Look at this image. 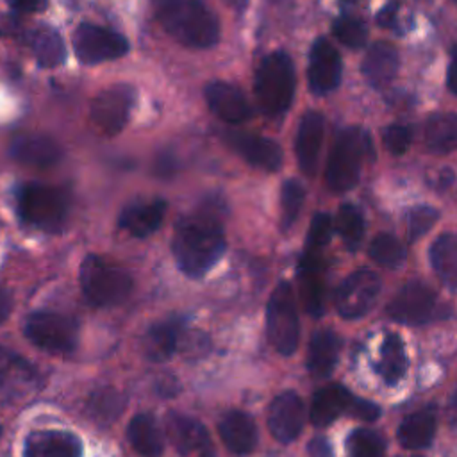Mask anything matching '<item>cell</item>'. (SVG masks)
Listing matches in <instances>:
<instances>
[{"label":"cell","mask_w":457,"mask_h":457,"mask_svg":"<svg viewBox=\"0 0 457 457\" xmlns=\"http://www.w3.org/2000/svg\"><path fill=\"white\" fill-rule=\"evenodd\" d=\"M305 421V407L295 391L277 395L268 409V427L273 437L284 445L295 441Z\"/></svg>","instance_id":"16"},{"label":"cell","mask_w":457,"mask_h":457,"mask_svg":"<svg viewBox=\"0 0 457 457\" xmlns=\"http://www.w3.org/2000/svg\"><path fill=\"white\" fill-rule=\"evenodd\" d=\"M73 50L80 62L98 64L123 57L129 52V41L116 30L82 23L73 34Z\"/></svg>","instance_id":"10"},{"label":"cell","mask_w":457,"mask_h":457,"mask_svg":"<svg viewBox=\"0 0 457 457\" xmlns=\"http://www.w3.org/2000/svg\"><path fill=\"white\" fill-rule=\"evenodd\" d=\"M77 436L64 430H37L25 441V457H80Z\"/></svg>","instance_id":"20"},{"label":"cell","mask_w":457,"mask_h":457,"mask_svg":"<svg viewBox=\"0 0 457 457\" xmlns=\"http://www.w3.org/2000/svg\"><path fill=\"white\" fill-rule=\"evenodd\" d=\"M0 434H2V428H0Z\"/></svg>","instance_id":"55"},{"label":"cell","mask_w":457,"mask_h":457,"mask_svg":"<svg viewBox=\"0 0 457 457\" xmlns=\"http://www.w3.org/2000/svg\"><path fill=\"white\" fill-rule=\"evenodd\" d=\"M452 2H453V4H455V5H457V0H452Z\"/></svg>","instance_id":"54"},{"label":"cell","mask_w":457,"mask_h":457,"mask_svg":"<svg viewBox=\"0 0 457 457\" xmlns=\"http://www.w3.org/2000/svg\"><path fill=\"white\" fill-rule=\"evenodd\" d=\"M25 336L46 352L70 353L79 341V325L66 314L36 311L25 321Z\"/></svg>","instance_id":"8"},{"label":"cell","mask_w":457,"mask_h":457,"mask_svg":"<svg viewBox=\"0 0 457 457\" xmlns=\"http://www.w3.org/2000/svg\"><path fill=\"white\" fill-rule=\"evenodd\" d=\"M398 64L400 61L396 48L386 41H378L366 50L361 70L371 86L382 87L396 77Z\"/></svg>","instance_id":"26"},{"label":"cell","mask_w":457,"mask_h":457,"mask_svg":"<svg viewBox=\"0 0 457 457\" xmlns=\"http://www.w3.org/2000/svg\"><path fill=\"white\" fill-rule=\"evenodd\" d=\"M166 432L175 450L182 455H187L191 452H200L202 448L211 445L205 427L195 418L186 414L170 412L166 418Z\"/></svg>","instance_id":"25"},{"label":"cell","mask_w":457,"mask_h":457,"mask_svg":"<svg viewBox=\"0 0 457 457\" xmlns=\"http://www.w3.org/2000/svg\"><path fill=\"white\" fill-rule=\"evenodd\" d=\"M164 214H166L164 200H161V198L145 200V202L141 200V202L127 205L121 211L118 223L129 234H132L136 237H146L161 227Z\"/></svg>","instance_id":"21"},{"label":"cell","mask_w":457,"mask_h":457,"mask_svg":"<svg viewBox=\"0 0 457 457\" xmlns=\"http://www.w3.org/2000/svg\"><path fill=\"white\" fill-rule=\"evenodd\" d=\"M198 457H216V453H214L212 446L209 445V446H205V448H202V450L198 452Z\"/></svg>","instance_id":"52"},{"label":"cell","mask_w":457,"mask_h":457,"mask_svg":"<svg viewBox=\"0 0 457 457\" xmlns=\"http://www.w3.org/2000/svg\"><path fill=\"white\" fill-rule=\"evenodd\" d=\"M132 448L141 457H161L164 450L162 432L150 414H136L127 428Z\"/></svg>","instance_id":"29"},{"label":"cell","mask_w":457,"mask_h":457,"mask_svg":"<svg viewBox=\"0 0 457 457\" xmlns=\"http://www.w3.org/2000/svg\"><path fill=\"white\" fill-rule=\"evenodd\" d=\"M341 350V339L332 330H318L311 343L307 353V370L314 377H327L337 364Z\"/></svg>","instance_id":"28"},{"label":"cell","mask_w":457,"mask_h":457,"mask_svg":"<svg viewBox=\"0 0 457 457\" xmlns=\"http://www.w3.org/2000/svg\"><path fill=\"white\" fill-rule=\"evenodd\" d=\"M448 423L457 428V389L453 391V395L448 400Z\"/></svg>","instance_id":"50"},{"label":"cell","mask_w":457,"mask_h":457,"mask_svg":"<svg viewBox=\"0 0 457 457\" xmlns=\"http://www.w3.org/2000/svg\"><path fill=\"white\" fill-rule=\"evenodd\" d=\"M405 370H407V355L403 350V343L400 336L387 334L380 346L377 371L386 384L395 386L403 377Z\"/></svg>","instance_id":"34"},{"label":"cell","mask_w":457,"mask_h":457,"mask_svg":"<svg viewBox=\"0 0 457 457\" xmlns=\"http://www.w3.org/2000/svg\"><path fill=\"white\" fill-rule=\"evenodd\" d=\"M387 314L403 325H423L439 318L441 307L436 293L427 284L412 280L389 300Z\"/></svg>","instance_id":"9"},{"label":"cell","mask_w":457,"mask_h":457,"mask_svg":"<svg viewBox=\"0 0 457 457\" xmlns=\"http://www.w3.org/2000/svg\"><path fill=\"white\" fill-rule=\"evenodd\" d=\"M386 443L380 434L368 428H357L348 437L350 457H382Z\"/></svg>","instance_id":"38"},{"label":"cell","mask_w":457,"mask_h":457,"mask_svg":"<svg viewBox=\"0 0 457 457\" xmlns=\"http://www.w3.org/2000/svg\"><path fill=\"white\" fill-rule=\"evenodd\" d=\"M446 84L448 89L457 95V45L452 48L450 54V64H448V73H446Z\"/></svg>","instance_id":"48"},{"label":"cell","mask_w":457,"mask_h":457,"mask_svg":"<svg viewBox=\"0 0 457 457\" xmlns=\"http://www.w3.org/2000/svg\"><path fill=\"white\" fill-rule=\"evenodd\" d=\"M89 407H91L93 416H96L100 421L105 418L112 420L121 411V400L116 391L102 389V391H96L95 396H91Z\"/></svg>","instance_id":"41"},{"label":"cell","mask_w":457,"mask_h":457,"mask_svg":"<svg viewBox=\"0 0 457 457\" xmlns=\"http://www.w3.org/2000/svg\"><path fill=\"white\" fill-rule=\"evenodd\" d=\"M350 414L355 416V418H361L364 421H373L380 416V409H378V405H375L370 400H362V398L353 396L352 405H350Z\"/></svg>","instance_id":"44"},{"label":"cell","mask_w":457,"mask_h":457,"mask_svg":"<svg viewBox=\"0 0 457 457\" xmlns=\"http://www.w3.org/2000/svg\"><path fill=\"white\" fill-rule=\"evenodd\" d=\"M330 234H332V218L327 212H318L311 221L305 248L321 250L328 243Z\"/></svg>","instance_id":"42"},{"label":"cell","mask_w":457,"mask_h":457,"mask_svg":"<svg viewBox=\"0 0 457 457\" xmlns=\"http://www.w3.org/2000/svg\"><path fill=\"white\" fill-rule=\"evenodd\" d=\"M180 341V325L175 320L159 321L145 336L143 350L150 361H166L173 355Z\"/></svg>","instance_id":"31"},{"label":"cell","mask_w":457,"mask_h":457,"mask_svg":"<svg viewBox=\"0 0 457 457\" xmlns=\"http://www.w3.org/2000/svg\"><path fill=\"white\" fill-rule=\"evenodd\" d=\"M266 330L273 348L282 355H291L298 345V314L293 287L280 282L273 289L266 307Z\"/></svg>","instance_id":"7"},{"label":"cell","mask_w":457,"mask_h":457,"mask_svg":"<svg viewBox=\"0 0 457 457\" xmlns=\"http://www.w3.org/2000/svg\"><path fill=\"white\" fill-rule=\"evenodd\" d=\"M205 100L209 109L227 123H241L250 114L252 109L245 95L232 84L212 80L205 86Z\"/></svg>","instance_id":"18"},{"label":"cell","mask_w":457,"mask_h":457,"mask_svg":"<svg viewBox=\"0 0 457 457\" xmlns=\"http://www.w3.org/2000/svg\"><path fill=\"white\" fill-rule=\"evenodd\" d=\"M171 250L179 268L193 278L205 275L220 261L225 234L212 207H202L177 221Z\"/></svg>","instance_id":"1"},{"label":"cell","mask_w":457,"mask_h":457,"mask_svg":"<svg viewBox=\"0 0 457 457\" xmlns=\"http://www.w3.org/2000/svg\"><path fill=\"white\" fill-rule=\"evenodd\" d=\"M307 455L309 457H334L332 448L325 437H316L309 443L307 446Z\"/></svg>","instance_id":"46"},{"label":"cell","mask_w":457,"mask_h":457,"mask_svg":"<svg viewBox=\"0 0 457 457\" xmlns=\"http://www.w3.org/2000/svg\"><path fill=\"white\" fill-rule=\"evenodd\" d=\"M230 9H234V11H237V12H243L245 9H246V5H248V0H223Z\"/></svg>","instance_id":"51"},{"label":"cell","mask_w":457,"mask_h":457,"mask_svg":"<svg viewBox=\"0 0 457 457\" xmlns=\"http://www.w3.org/2000/svg\"><path fill=\"white\" fill-rule=\"evenodd\" d=\"M9 4L21 12H39L46 9L48 0H9Z\"/></svg>","instance_id":"47"},{"label":"cell","mask_w":457,"mask_h":457,"mask_svg":"<svg viewBox=\"0 0 457 457\" xmlns=\"http://www.w3.org/2000/svg\"><path fill=\"white\" fill-rule=\"evenodd\" d=\"M411 141H412V129L409 125L395 123L384 130V145L393 155L405 154Z\"/></svg>","instance_id":"43"},{"label":"cell","mask_w":457,"mask_h":457,"mask_svg":"<svg viewBox=\"0 0 457 457\" xmlns=\"http://www.w3.org/2000/svg\"><path fill=\"white\" fill-rule=\"evenodd\" d=\"M345 2H350V4H352V2H355V0H345Z\"/></svg>","instance_id":"53"},{"label":"cell","mask_w":457,"mask_h":457,"mask_svg":"<svg viewBox=\"0 0 457 457\" xmlns=\"http://www.w3.org/2000/svg\"><path fill=\"white\" fill-rule=\"evenodd\" d=\"M305 189L298 180L287 179L280 189V228L287 230L298 218L303 205Z\"/></svg>","instance_id":"37"},{"label":"cell","mask_w":457,"mask_h":457,"mask_svg":"<svg viewBox=\"0 0 457 457\" xmlns=\"http://www.w3.org/2000/svg\"><path fill=\"white\" fill-rule=\"evenodd\" d=\"M436 434V409L423 407L409 414L398 427V441L407 450L427 448Z\"/></svg>","instance_id":"27"},{"label":"cell","mask_w":457,"mask_h":457,"mask_svg":"<svg viewBox=\"0 0 457 457\" xmlns=\"http://www.w3.org/2000/svg\"><path fill=\"white\" fill-rule=\"evenodd\" d=\"M371 150L370 137L359 127H346L334 137L327 161V184L332 191L343 193L352 189L361 175L366 154Z\"/></svg>","instance_id":"4"},{"label":"cell","mask_w":457,"mask_h":457,"mask_svg":"<svg viewBox=\"0 0 457 457\" xmlns=\"http://www.w3.org/2000/svg\"><path fill=\"white\" fill-rule=\"evenodd\" d=\"M323 143V116L318 111H307L298 127L295 150L303 173L314 175L318 168L320 148Z\"/></svg>","instance_id":"19"},{"label":"cell","mask_w":457,"mask_h":457,"mask_svg":"<svg viewBox=\"0 0 457 457\" xmlns=\"http://www.w3.org/2000/svg\"><path fill=\"white\" fill-rule=\"evenodd\" d=\"M353 395L341 384H328L318 389L312 396L309 418L312 425L325 427L337 420L345 411H350Z\"/></svg>","instance_id":"24"},{"label":"cell","mask_w":457,"mask_h":457,"mask_svg":"<svg viewBox=\"0 0 457 457\" xmlns=\"http://www.w3.org/2000/svg\"><path fill=\"white\" fill-rule=\"evenodd\" d=\"M255 98L268 116L286 112L295 98V66L291 57L282 52L268 54L255 71Z\"/></svg>","instance_id":"3"},{"label":"cell","mask_w":457,"mask_h":457,"mask_svg":"<svg viewBox=\"0 0 457 457\" xmlns=\"http://www.w3.org/2000/svg\"><path fill=\"white\" fill-rule=\"evenodd\" d=\"M425 145L434 154L453 152L457 148V114H432L425 123Z\"/></svg>","instance_id":"32"},{"label":"cell","mask_w":457,"mask_h":457,"mask_svg":"<svg viewBox=\"0 0 457 457\" xmlns=\"http://www.w3.org/2000/svg\"><path fill=\"white\" fill-rule=\"evenodd\" d=\"M320 252L321 250L305 248L298 268L302 302L305 311L312 316H320L325 307V278Z\"/></svg>","instance_id":"17"},{"label":"cell","mask_w":457,"mask_h":457,"mask_svg":"<svg viewBox=\"0 0 457 457\" xmlns=\"http://www.w3.org/2000/svg\"><path fill=\"white\" fill-rule=\"evenodd\" d=\"M80 287L89 303L111 307L125 302L132 291L130 275L118 264L87 255L80 264Z\"/></svg>","instance_id":"5"},{"label":"cell","mask_w":457,"mask_h":457,"mask_svg":"<svg viewBox=\"0 0 457 457\" xmlns=\"http://www.w3.org/2000/svg\"><path fill=\"white\" fill-rule=\"evenodd\" d=\"M41 387L36 368L21 355L0 346V402H21Z\"/></svg>","instance_id":"13"},{"label":"cell","mask_w":457,"mask_h":457,"mask_svg":"<svg viewBox=\"0 0 457 457\" xmlns=\"http://www.w3.org/2000/svg\"><path fill=\"white\" fill-rule=\"evenodd\" d=\"M18 212L29 225L45 232H57L68 218L70 200L55 186L27 184L18 191Z\"/></svg>","instance_id":"6"},{"label":"cell","mask_w":457,"mask_h":457,"mask_svg":"<svg viewBox=\"0 0 457 457\" xmlns=\"http://www.w3.org/2000/svg\"><path fill=\"white\" fill-rule=\"evenodd\" d=\"M61 146L48 136L27 134L20 136L11 145V155L23 164L48 168L61 159Z\"/></svg>","instance_id":"23"},{"label":"cell","mask_w":457,"mask_h":457,"mask_svg":"<svg viewBox=\"0 0 457 457\" xmlns=\"http://www.w3.org/2000/svg\"><path fill=\"white\" fill-rule=\"evenodd\" d=\"M11 311H12V296L5 287L0 286V323L7 320Z\"/></svg>","instance_id":"49"},{"label":"cell","mask_w":457,"mask_h":457,"mask_svg":"<svg viewBox=\"0 0 457 457\" xmlns=\"http://www.w3.org/2000/svg\"><path fill=\"white\" fill-rule=\"evenodd\" d=\"M377 23L380 27L398 30V23H400V7H398V4H387L380 12H377Z\"/></svg>","instance_id":"45"},{"label":"cell","mask_w":457,"mask_h":457,"mask_svg":"<svg viewBox=\"0 0 457 457\" xmlns=\"http://www.w3.org/2000/svg\"><path fill=\"white\" fill-rule=\"evenodd\" d=\"M439 212L430 205H414L407 212V236L409 241L420 239L423 234H427L434 223L437 221Z\"/></svg>","instance_id":"40"},{"label":"cell","mask_w":457,"mask_h":457,"mask_svg":"<svg viewBox=\"0 0 457 457\" xmlns=\"http://www.w3.org/2000/svg\"><path fill=\"white\" fill-rule=\"evenodd\" d=\"M218 432L225 446L236 455H246L257 445L255 423L243 411H228L220 420Z\"/></svg>","instance_id":"22"},{"label":"cell","mask_w":457,"mask_h":457,"mask_svg":"<svg viewBox=\"0 0 457 457\" xmlns=\"http://www.w3.org/2000/svg\"><path fill=\"white\" fill-rule=\"evenodd\" d=\"M134 105V89L127 84H114L100 91L91 102L89 118L104 136H116L123 130Z\"/></svg>","instance_id":"11"},{"label":"cell","mask_w":457,"mask_h":457,"mask_svg":"<svg viewBox=\"0 0 457 457\" xmlns=\"http://www.w3.org/2000/svg\"><path fill=\"white\" fill-rule=\"evenodd\" d=\"M223 139L239 157H243L252 166H257L266 171H275L282 164V148L270 137L227 130L223 134Z\"/></svg>","instance_id":"15"},{"label":"cell","mask_w":457,"mask_h":457,"mask_svg":"<svg viewBox=\"0 0 457 457\" xmlns=\"http://www.w3.org/2000/svg\"><path fill=\"white\" fill-rule=\"evenodd\" d=\"M334 36L350 48H362L366 43V25L355 16H341L332 25Z\"/></svg>","instance_id":"39"},{"label":"cell","mask_w":457,"mask_h":457,"mask_svg":"<svg viewBox=\"0 0 457 457\" xmlns=\"http://www.w3.org/2000/svg\"><path fill=\"white\" fill-rule=\"evenodd\" d=\"M32 52L37 62L45 68L61 66L66 59V45L57 30L48 25L37 27L30 37Z\"/></svg>","instance_id":"33"},{"label":"cell","mask_w":457,"mask_h":457,"mask_svg":"<svg viewBox=\"0 0 457 457\" xmlns=\"http://www.w3.org/2000/svg\"><path fill=\"white\" fill-rule=\"evenodd\" d=\"M430 264L441 282L457 291V234H441L430 246Z\"/></svg>","instance_id":"30"},{"label":"cell","mask_w":457,"mask_h":457,"mask_svg":"<svg viewBox=\"0 0 457 457\" xmlns=\"http://www.w3.org/2000/svg\"><path fill=\"white\" fill-rule=\"evenodd\" d=\"M162 29L191 48H211L220 39L216 14L202 0H152Z\"/></svg>","instance_id":"2"},{"label":"cell","mask_w":457,"mask_h":457,"mask_svg":"<svg viewBox=\"0 0 457 457\" xmlns=\"http://www.w3.org/2000/svg\"><path fill=\"white\" fill-rule=\"evenodd\" d=\"M336 230L350 250H357L364 236V216L353 204H343L336 216Z\"/></svg>","instance_id":"35"},{"label":"cell","mask_w":457,"mask_h":457,"mask_svg":"<svg viewBox=\"0 0 457 457\" xmlns=\"http://www.w3.org/2000/svg\"><path fill=\"white\" fill-rule=\"evenodd\" d=\"M370 257L386 266V268H396L403 262L405 259V248L403 245L391 234H377L373 241L370 243Z\"/></svg>","instance_id":"36"},{"label":"cell","mask_w":457,"mask_h":457,"mask_svg":"<svg viewBox=\"0 0 457 457\" xmlns=\"http://www.w3.org/2000/svg\"><path fill=\"white\" fill-rule=\"evenodd\" d=\"M380 293V278L371 270H357L350 273L336 291V309L343 318L355 320L364 316L377 302Z\"/></svg>","instance_id":"12"},{"label":"cell","mask_w":457,"mask_h":457,"mask_svg":"<svg viewBox=\"0 0 457 457\" xmlns=\"http://www.w3.org/2000/svg\"><path fill=\"white\" fill-rule=\"evenodd\" d=\"M341 70L343 64L339 52L328 39L318 37L309 52L307 79L311 89L316 95H325L336 89L341 80Z\"/></svg>","instance_id":"14"}]
</instances>
